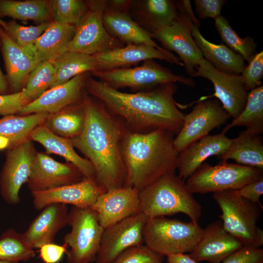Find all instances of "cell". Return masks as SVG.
<instances>
[{"instance_id":"1","label":"cell","mask_w":263,"mask_h":263,"mask_svg":"<svg viewBox=\"0 0 263 263\" xmlns=\"http://www.w3.org/2000/svg\"><path fill=\"white\" fill-rule=\"evenodd\" d=\"M85 87L111 113L124 119L130 131L147 133L163 130L177 135L182 128L185 114L178 109L173 98L177 90L175 82L131 94L90 77L87 78Z\"/></svg>"},{"instance_id":"2","label":"cell","mask_w":263,"mask_h":263,"mask_svg":"<svg viewBox=\"0 0 263 263\" xmlns=\"http://www.w3.org/2000/svg\"><path fill=\"white\" fill-rule=\"evenodd\" d=\"M85 124L81 133L71 139L92 164L95 181L106 191L125 186L126 169L121 145L127 128L104 105L83 97Z\"/></svg>"},{"instance_id":"3","label":"cell","mask_w":263,"mask_h":263,"mask_svg":"<svg viewBox=\"0 0 263 263\" xmlns=\"http://www.w3.org/2000/svg\"><path fill=\"white\" fill-rule=\"evenodd\" d=\"M174 134L163 130L147 133L126 131L121 152L126 169L125 186L140 191L165 174L175 171L179 153Z\"/></svg>"},{"instance_id":"4","label":"cell","mask_w":263,"mask_h":263,"mask_svg":"<svg viewBox=\"0 0 263 263\" xmlns=\"http://www.w3.org/2000/svg\"><path fill=\"white\" fill-rule=\"evenodd\" d=\"M139 197L140 212L148 218L182 213L198 224L202 214V206L175 171L165 174L139 191Z\"/></svg>"},{"instance_id":"5","label":"cell","mask_w":263,"mask_h":263,"mask_svg":"<svg viewBox=\"0 0 263 263\" xmlns=\"http://www.w3.org/2000/svg\"><path fill=\"white\" fill-rule=\"evenodd\" d=\"M203 231L198 224L165 216L149 218L143 232L145 245L163 256L192 251Z\"/></svg>"},{"instance_id":"6","label":"cell","mask_w":263,"mask_h":263,"mask_svg":"<svg viewBox=\"0 0 263 263\" xmlns=\"http://www.w3.org/2000/svg\"><path fill=\"white\" fill-rule=\"evenodd\" d=\"M213 197L222 211L224 228L244 246L260 247L263 244V231L257 226L262 205L237 195L234 190L214 193Z\"/></svg>"},{"instance_id":"7","label":"cell","mask_w":263,"mask_h":263,"mask_svg":"<svg viewBox=\"0 0 263 263\" xmlns=\"http://www.w3.org/2000/svg\"><path fill=\"white\" fill-rule=\"evenodd\" d=\"M263 169L228 163L212 166L203 163L186 183L192 193H216L235 190L263 177Z\"/></svg>"},{"instance_id":"8","label":"cell","mask_w":263,"mask_h":263,"mask_svg":"<svg viewBox=\"0 0 263 263\" xmlns=\"http://www.w3.org/2000/svg\"><path fill=\"white\" fill-rule=\"evenodd\" d=\"M71 231L63 238L70 248L67 263H91L95 261L104 228L96 213L89 207H72L68 214Z\"/></svg>"},{"instance_id":"9","label":"cell","mask_w":263,"mask_h":263,"mask_svg":"<svg viewBox=\"0 0 263 263\" xmlns=\"http://www.w3.org/2000/svg\"><path fill=\"white\" fill-rule=\"evenodd\" d=\"M86 2L89 9L76 26L66 52L94 56L122 47V42L111 35L104 25L106 1L90 0Z\"/></svg>"},{"instance_id":"10","label":"cell","mask_w":263,"mask_h":263,"mask_svg":"<svg viewBox=\"0 0 263 263\" xmlns=\"http://www.w3.org/2000/svg\"><path fill=\"white\" fill-rule=\"evenodd\" d=\"M94 73L100 81L116 90L125 87L134 90L150 89L161 84L176 82L190 87L195 85L191 78L175 75L170 69L163 67L153 59L146 60L141 66L134 68H118Z\"/></svg>"},{"instance_id":"11","label":"cell","mask_w":263,"mask_h":263,"mask_svg":"<svg viewBox=\"0 0 263 263\" xmlns=\"http://www.w3.org/2000/svg\"><path fill=\"white\" fill-rule=\"evenodd\" d=\"M230 118L218 99L200 101L189 113L185 114L182 128L173 140L175 149L180 152Z\"/></svg>"},{"instance_id":"12","label":"cell","mask_w":263,"mask_h":263,"mask_svg":"<svg viewBox=\"0 0 263 263\" xmlns=\"http://www.w3.org/2000/svg\"><path fill=\"white\" fill-rule=\"evenodd\" d=\"M36 152L30 139L8 149L0 174V193L7 204L19 203V191L28 181Z\"/></svg>"},{"instance_id":"13","label":"cell","mask_w":263,"mask_h":263,"mask_svg":"<svg viewBox=\"0 0 263 263\" xmlns=\"http://www.w3.org/2000/svg\"><path fill=\"white\" fill-rule=\"evenodd\" d=\"M148 218L139 212L104 228L95 263H109L123 251L143 244V232Z\"/></svg>"},{"instance_id":"14","label":"cell","mask_w":263,"mask_h":263,"mask_svg":"<svg viewBox=\"0 0 263 263\" xmlns=\"http://www.w3.org/2000/svg\"><path fill=\"white\" fill-rule=\"evenodd\" d=\"M192 77L206 78L213 84L214 93L230 117L237 118L246 103L248 92L241 75L230 74L214 68L204 58L200 60Z\"/></svg>"},{"instance_id":"15","label":"cell","mask_w":263,"mask_h":263,"mask_svg":"<svg viewBox=\"0 0 263 263\" xmlns=\"http://www.w3.org/2000/svg\"><path fill=\"white\" fill-rule=\"evenodd\" d=\"M178 19L171 25L158 28L152 33L168 50L175 52L191 76L195 73L199 61L204 57L191 34L192 20L178 10Z\"/></svg>"},{"instance_id":"16","label":"cell","mask_w":263,"mask_h":263,"mask_svg":"<svg viewBox=\"0 0 263 263\" xmlns=\"http://www.w3.org/2000/svg\"><path fill=\"white\" fill-rule=\"evenodd\" d=\"M84 177L72 164L60 163L37 152L27 183L31 192L38 191L76 183Z\"/></svg>"},{"instance_id":"17","label":"cell","mask_w":263,"mask_h":263,"mask_svg":"<svg viewBox=\"0 0 263 263\" xmlns=\"http://www.w3.org/2000/svg\"><path fill=\"white\" fill-rule=\"evenodd\" d=\"M106 191L94 179L84 177L76 183L50 189L31 192L34 207L41 210L53 204L71 205L78 207H91Z\"/></svg>"},{"instance_id":"18","label":"cell","mask_w":263,"mask_h":263,"mask_svg":"<svg viewBox=\"0 0 263 263\" xmlns=\"http://www.w3.org/2000/svg\"><path fill=\"white\" fill-rule=\"evenodd\" d=\"M139 191L124 186L105 191L91 207L104 228L140 212Z\"/></svg>"},{"instance_id":"19","label":"cell","mask_w":263,"mask_h":263,"mask_svg":"<svg viewBox=\"0 0 263 263\" xmlns=\"http://www.w3.org/2000/svg\"><path fill=\"white\" fill-rule=\"evenodd\" d=\"M87 73L78 75L67 82L50 88L39 97L23 107L19 115L38 113L48 114L58 112L82 102V92L85 87Z\"/></svg>"},{"instance_id":"20","label":"cell","mask_w":263,"mask_h":263,"mask_svg":"<svg viewBox=\"0 0 263 263\" xmlns=\"http://www.w3.org/2000/svg\"><path fill=\"white\" fill-rule=\"evenodd\" d=\"M243 246L239 240L224 228L222 221L217 220L203 229L197 245L189 255L197 262L220 263Z\"/></svg>"},{"instance_id":"21","label":"cell","mask_w":263,"mask_h":263,"mask_svg":"<svg viewBox=\"0 0 263 263\" xmlns=\"http://www.w3.org/2000/svg\"><path fill=\"white\" fill-rule=\"evenodd\" d=\"M0 39L8 85L12 93L20 92L30 73L40 62L34 54L12 40L0 26Z\"/></svg>"},{"instance_id":"22","label":"cell","mask_w":263,"mask_h":263,"mask_svg":"<svg viewBox=\"0 0 263 263\" xmlns=\"http://www.w3.org/2000/svg\"><path fill=\"white\" fill-rule=\"evenodd\" d=\"M68 214L66 205L53 204L47 206L41 210L22 233L23 238L34 249L54 243L58 231L68 225Z\"/></svg>"},{"instance_id":"23","label":"cell","mask_w":263,"mask_h":263,"mask_svg":"<svg viewBox=\"0 0 263 263\" xmlns=\"http://www.w3.org/2000/svg\"><path fill=\"white\" fill-rule=\"evenodd\" d=\"M232 139L223 132L207 135L179 153L176 169L183 180L190 176L207 159L223 153L228 148Z\"/></svg>"},{"instance_id":"24","label":"cell","mask_w":263,"mask_h":263,"mask_svg":"<svg viewBox=\"0 0 263 263\" xmlns=\"http://www.w3.org/2000/svg\"><path fill=\"white\" fill-rule=\"evenodd\" d=\"M99 66V71H109L134 64L149 59H159L184 66L181 60L174 55L170 56L147 45L127 44L94 55Z\"/></svg>"},{"instance_id":"25","label":"cell","mask_w":263,"mask_h":263,"mask_svg":"<svg viewBox=\"0 0 263 263\" xmlns=\"http://www.w3.org/2000/svg\"><path fill=\"white\" fill-rule=\"evenodd\" d=\"M29 139L41 144L48 153L63 157L67 162L75 167L84 177L95 180L94 169L87 159L79 156L75 151L70 139L58 136L42 124L31 132Z\"/></svg>"},{"instance_id":"26","label":"cell","mask_w":263,"mask_h":263,"mask_svg":"<svg viewBox=\"0 0 263 263\" xmlns=\"http://www.w3.org/2000/svg\"><path fill=\"white\" fill-rule=\"evenodd\" d=\"M103 19L108 32L121 42L127 44L147 45L168 55H174L159 46L152 39V34L134 21L126 11H114L105 8Z\"/></svg>"},{"instance_id":"27","label":"cell","mask_w":263,"mask_h":263,"mask_svg":"<svg viewBox=\"0 0 263 263\" xmlns=\"http://www.w3.org/2000/svg\"><path fill=\"white\" fill-rule=\"evenodd\" d=\"M191 34L203 57L216 69L224 73L240 75L245 67L244 59L227 46L215 44L207 40L199 27L193 24Z\"/></svg>"},{"instance_id":"28","label":"cell","mask_w":263,"mask_h":263,"mask_svg":"<svg viewBox=\"0 0 263 263\" xmlns=\"http://www.w3.org/2000/svg\"><path fill=\"white\" fill-rule=\"evenodd\" d=\"M217 158L221 161L232 159L239 164L263 169V137L246 129L232 139L228 149Z\"/></svg>"},{"instance_id":"29","label":"cell","mask_w":263,"mask_h":263,"mask_svg":"<svg viewBox=\"0 0 263 263\" xmlns=\"http://www.w3.org/2000/svg\"><path fill=\"white\" fill-rule=\"evenodd\" d=\"M76 26L50 21L44 33L34 45L35 55L40 62L53 61L66 52Z\"/></svg>"},{"instance_id":"30","label":"cell","mask_w":263,"mask_h":263,"mask_svg":"<svg viewBox=\"0 0 263 263\" xmlns=\"http://www.w3.org/2000/svg\"><path fill=\"white\" fill-rule=\"evenodd\" d=\"M85 120L83 100L80 103L68 107L58 112L48 114L44 124L55 134L71 139L81 133Z\"/></svg>"},{"instance_id":"31","label":"cell","mask_w":263,"mask_h":263,"mask_svg":"<svg viewBox=\"0 0 263 263\" xmlns=\"http://www.w3.org/2000/svg\"><path fill=\"white\" fill-rule=\"evenodd\" d=\"M48 115L38 113L27 115L4 116L0 119V135L10 141V149L29 139L32 131L44 124Z\"/></svg>"},{"instance_id":"32","label":"cell","mask_w":263,"mask_h":263,"mask_svg":"<svg viewBox=\"0 0 263 263\" xmlns=\"http://www.w3.org/2000/svg\"><path fill=\"white\" fill-rule=\"evenodd\" d=\"M52 62L56 71V80L51 88L64 84L78 75L100 70L94 56L80 53L66 52Z\"/></svg>"},{"instance_id":"33","label":"cell","mask_w":263,"mask_h":263,"mask_svg":"<svg viewBox=\"0 0 263 263\" xmlns=\"http://www.w3.org/2000/svg\"><path fill=\"white\" fill-rule=\"evenodd\" d=\"M0 15L22 20H32L40 23L50 21L49 1L0 0Z\"/></svg>"},{"instance_id":"34","label":"cell","mask_w":263,"mask_h":263,"mask_svg":"<svg viewBox=\"0 0 263 263\" xmlns=\"http://www.w3.org/2000/svg\"><path fill=\"white\" fill-rule=\"evenodd\" d=\"M245 126L259 134L263 132V86L248 92L244 108L239 115L226 126L222 132L225 133L230 129Z\"/></svg>"},{"instance_id":"35","label":"cell","mask_w":263,"mask_h":263,"mask_svg":"<svg viewBox=\"0 0 263 263\" xmlns=\"http://www.w3.org/2000/svg\"><path fill=\"white\" fill-rule=\"evenodd\" d=\"M140 3V13L151 30L171 25L178 19L176 2L171 0H145Z\"/></svg>"},{"instance_id":"36","label":"cell","mask_w":263,"mask_h":263,"mask_svg":"<svg viewBox=\"0 0 263 263\" xmlns=\"http://www.w3.org/2000/svg\"><path fill=\"white\" fill-rule=\"evenodd\" d=\"M35 252L24 240L22 234L9 228L0 237V261L13 263L34 258Z\"/></svg>"},{"instance_id":"37","label":"cell","mask_w":263,"mask_h":263,"mask_svg":"<svg viewBox=\"0 0 263 263\" xmlns=\"http://www.w3.org/2000/svg\"><path fill=\"white\" fill-rule=\"evenodd\" d=\"M215 26L226 46L249 62L256 54L257 44L253 38L250 37H240L227 19L222 16L215 19Z\"/></svg>"},{"instance_id":"38","label":"cell","mask_w":263,"mask_h":263,"mask_svg":"<svg viewBox=\"0 0 263 263\" xmlns=\"http://www.w3.org/2000/svg\"><path fill=\"white\" fill-rule=\"evenodd\" d=\"M56 80V71L52 61L39 63L30 73L22 90L33 101L51 88Z\"/></svg>"},{"instance_id":"39","label":"cell","mask_w":263,"mask_h":263,"mask_svg":"<svg viewBox=\"0 0 263 263\" xmlns=\"http://www.w3.org/2000/svg\"><path fill=\"white\" fill-rule=\"evenodd\" d=\"M51 21L76 26L89 9L86 2L80 0L49 1Z\"/></svg>"},{"instance_id":"40","label":"cell","mask_w":263,"mask_h":263,"mask_svg":"<svg viewBox=\"0 0 263 263\" xmlns=\"http://www.w3.org/2000/svg\"><path fill=\"white\" fill-rule=\"evenodd\" d=\"M50 23V21H47L37 26H24L11 20L6 23V27L3 30L16 44L36 56L34 45L48 28Z\"/></svg>"},{"instance_id":"41","label":"cell","mask_w":263,"mask_h":263,"mask_svg":"<svg viewBox=\"0 0 263 263\" xmlns=\"http://www.w3.org/2000/svg\"><path fill=\"white\" fill-rule=\"evenodd\" d=\"M164 257L142 244L123 251L109 263H162Z\"/></svg>"},{"instance_id":"42","label":"cell","mask_w":263,"mask_h":263,"mask_svg":"<svg viewBox=\"0 0 263 263\" xmlns=\"http://www.w3.org/2000/svg\"><path fill=\"white\" fill-rule=\"evenodd\" d=\"M241 76L248 92L262 86L263 76V51L256 53L246 66Z\"/></svg>"},{"instance_id":"43","label":"cell","mask_w":263,"mask_h":263,"mask_svg":"<svg viewBox=\"0 0 263 263\" xmlns=\"http://www.w3.org/2000/svg\"><path fill=\"white\" fill-rule=\"evenodd\" d=\"M32 101L23 91L0 94V115L6 116L18 113L23 107Z\"/></svg>"},{"instance_id":"44","label":"cell","mask_w":263,"mask_h":263,"mask_svg":"<svg viewBox=\"0 0 263 263\" xmlns=\"http://www.w3.org/2000/svg\"><path fill=\"white\" fill-rule=\"evenodd\" d=\"M220 263H263V249L258 247L244 246Z\"/></svg>"},{"instance_id":"45","label":"cell","mask_w":263,"mask_h":263,"mask_svg":"<svg viewBox=\"0 0 263 263\" xmlns=\"http://www.w3.org/2000/svg\"><path fill=\"white\" fill-rule=\"evenodd\" d=\"M196 11L199 19L207 18L214 19L221 16V11L225 0H195Z\"/></svg>"},{"instance_id":"46","label":"cell","mask_w":263,"mask_h":263,"mask_svg":"<svg viewBox=\"0 0 263 263\" xmlns=\"http://www.w3.org/2000/svg\"><path fill=\"white\" fill-rule=\"evenodd\" d=\"M68 246L51 243L39 248V257L44 263H58L68 251Z\"/></svg>"},{"instance_id":"47","label":"cell","mask_w":263,"mask_h":263,"mask_svg":"<svg viewBox=\"0 0 263 263\" xmlns=\"http://www.w3.org/2000/svg\"><path fill=\"white\" fill-rule=\"evenodd\" d=\"M235 194L252 203L261 205L259 200L263 193V177L234 190Z\"/></svg>"},{"instance_id":"48","label":"cell","mask_w":263,"mask_h":263,"mask_svg":"<svg viewBox=\"0 0 263 263\" xmlns=\"http://www.w3.org/2000/svg\"><path fill=\"white\" fill-rule=\"evenodd\" d=\"M175 2L177 10L189 17L193 21L194 25L199 28L200 25L199 20L194 15L190 0H182Z\"/></svg>"},{"instance_id":"49","label":"cell","mask_w":263,"mask_h":263,"mask_svg":"<svg viewBox=\"0 0 263 263\" xmlns=\"http://www.w3.org/2000/svg\"><path fill=\"white\" fill-rule=\"evenodd\" d=\"M168 263H198L189 254H179L167 256Z\"/></svg>"},{"instance_id":"50","label":"cell","mask_w":263,"mask_h":263,"mask_svg":"<svg viewBox=\"0 0 263 263\" xmlns=\"http://www.w3.org/2000/svg\"><path fill=\"white\" fill-rule=\"evenodd\" d=\"M1 41L0 39V48ZM8 88V83L0 68V94H5Z\"/></svg>"},{"instance_id":"51","label":"cell","mask_w":263,"mask_h":263,"mask_svg":"<svg viewBox=\"0 0 263 263\" xmlns=\"http://www.w3.org/2000/svg\"><path fill=\"white\" fill-rule=\"evenodd\" d=\"M9 145V140L5 137L0 135V150L8 149Z\"/></svg>"},{"instance_id":"52","label":"cell","mask_w":263,"mask_h":263,"mask_svg":"<svg viewBox=\"0 0 263 263\" xmlns=\"http://www.w3.org/2000/svg\"><path fill=\"white\" fill-rule=\"evenodd\" d=\"M6 22L3 21L0 19V26L3 29H5L6 27Z\"/></svg>"},{"instance_id":"53","label":"cell","mask_w":263,"mask_h":263,"mask_svg":"<svg viewBox=\"0 0 263 263\" xmlns=\"http://www.w3.org/2000/svg\"><path fill=\"white\" fill-rule=\"evenodd\" d=\"M0 263H10V262H3V261H0Z\"/></svg>"}]
</instances>
